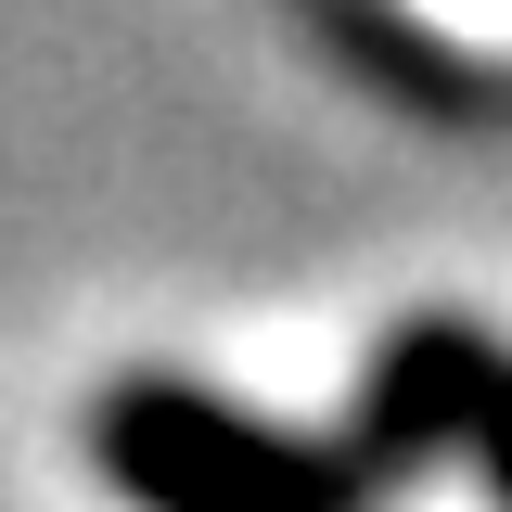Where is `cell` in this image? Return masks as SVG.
Instances as JSON below:
<instances>
[{
  "label": "cell",
  "mask_w": 512,
  "mask_h": 512,
  "mask_svg": "<svg viewBox=\"0 0 512 512\" xmlns=\"http://www.w3.org/2000/svg\"><path fill=\"white\" fill-rule=\"evenodd\" d=\"M461 448L487 461V500L512 512V346L500 333L474 346V384H461Z\"/></svg>",
  "instance_id": "cell-1"
}]
</instances>
